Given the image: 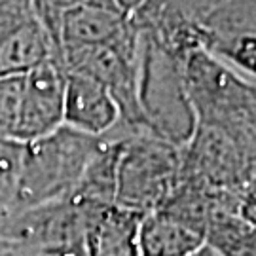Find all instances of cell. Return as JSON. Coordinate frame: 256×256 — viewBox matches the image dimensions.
I'll return each mask as SVG.
<instances>
[{"instance_id":"cell-1","label":"cell","mask_w":256,"mask_h":256,"mask_svg":"<svg viewBox=\"0 0 256 256\" xmlns=\"http://www.w3.org/2000/svg\"><path fill=\"white\" fill-rule=\"evenodd\" d=\"M102 144L104 137L66 126L23 144L16 212L68 200Z\"/></svg>"},{"instance_id":"cell-2","label":"cell","mask_w":256,"mask_h":256,"mask_svg":"<svg viewBox=\"0 0 256 256\" xmlns=\"http://www.w3.org/2000/svg\"><path fill=\"white\" fill-rule=\"evenodd\" d=\"M137 104L148 133L176 148L188 144L196 131V112L184 82L182 59L142 30H138Z\"/></svg>"},{"instance_id":"cell-3","label":"cell","mask_w":256,"mask_h":256,"mask_svg":"<svg viewBox=\"0 0 256 256\" xmlns=\"http://www.w3.org/2000/svg\"><path fill=\"white\" fill-rule=\"evenodd\" d=\"M64 72L57 59L0 76V138L27 144L63 126Z\"/></svg>"},{"instance_id":"cell-4","label":"cell","mask_w":256,"mask_h":256,"mask_svg":"<svg viewBox=\"0 0 256 256\" xmlns=\"http://www.w3.org/2000/svg\"><path fill=\"white\" fill-rule=\"evenodd\" d=\"M122 138L116 200L124 209L148 214L173 194L180 176V148L148 131H116Z\"/></svg>"},{"instance_id":"cell-5","label":"cell","mask_w":256,"mask_h":256,"mask_svg":"<svg viewBox=\"0 0 256 256\" xmlns=\"http://www.w3.org/2000/svg\"><path fill=\"white\" fill-rule=\"evenodd\" d=\"M198 48L256 82V0H226L196 18Z\"/></svg>"},{"instance_id":"cell-6","label":"cell","mask_w":256,"mask_h":256,"mask_svg":"<svg viewBox=\"0 0 256 256\" xmlns=\"http://www.w3.org/2000/svg\"><path fill=\"white\" fill-rule=\"evenodd\" d=\"M55 59V48L32 0H0V76Z\"/></svg>"},{"instance_id":"cell-7","label":"cell","mask_w":256,"mask_h":256,"mask_svg":"<svg viewBox=\"0 0 256 256\" xmlns=\"http://www.w3.org/2000/svg\"><path fill=\"white\" fill-rule=\"evenodd\" d=\"M72 203L82 216L88 256H140L138 232L144 214L124 209L116 203Z\"/></svg>"},{"instance_id":"cell-8","label":"cell","mask_w":256,"mask_h":256,"mask_svg":"<svg viewBox=\"0 0 256 256\" xmlns=\"http://www.w3.org/2000/svg\"><path fill=\"white\" fill-rule=\"evenodd\" d=\"M120 124L118 104L101 82L86 74L64 72L63 126L93 137H106Z\"/></svg>"},{"instance_id":"cell-9","label":"cell","mask_w":256,"mask_h":256,"mask_svg":"<svg viewBox=\"0 0 256 256\" xmlns=\"http://www.w3.org/2000/svg\"><path fill=\"white\" fill-rule=\"evenodd\" d=\"M205 245V234L171 212L156 209L142 216L140 256H190Z\"/></svg>"},{"instance_id":"cell-10","label":"cell","mask_w":256,"mask_h":256,"mask_svg":"<svg viewBox=\"0 0 256 256\" xmlns=\"http://www.w3.org/2000/svg\"><path fill=\"white\" fill-rule=\"evenodd\" d=\"M205 243L220 256H256V230L239 216V205H218L207 220Z\"/></svg>"},{"instance_id":"cell-11","label":"cell","mask_w":256,"mask_h":256,"mask_svg":"<svg viewBox=\"0 0 256 256\" xmlns=\"http://www.w3.org/2000/svg\"><path fill=\"white\" fill-rule=\"evenodd\" d=\"M176 2L186 10V14H190L196 19L198 16H202L203 12L214 8V6H218L226 0H176Z\"/></svg>"},{"instance_id":"cell-12","label":"cell","mask_w":256,"mask_h":256,"mask_svg":"<svg viewBox=\"0 0 256 256\" xmlns=\"http://www.w3.org/2000/svg\"><path fill=\"white\" fill-rule=\"evenodd\" d=\"M239 216L256 230V192L247 194L239 205Z\"/></svg>"},{"instance_id":"cell-13","label":"cell","mask_w":256,"mask_h":256,"mask_svg":"<svg viewBox=\"0 0 256 256\" xmlns=\"http://www.w3.org/2000/svg\"><path fill=\"white\" fill-rule=\"evenodd\" d=\"M190 256H220V254L216 252V250H214V248L209 247V245L205 243L202 248H198V250H196V252H192Z\"/></svg>"}]
</instances>
